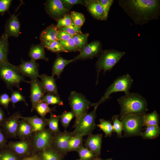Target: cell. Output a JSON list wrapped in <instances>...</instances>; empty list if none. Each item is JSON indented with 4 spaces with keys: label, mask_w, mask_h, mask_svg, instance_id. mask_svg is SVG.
I'll list each match as a JSON object with an SVG mask.
<instances>
[{
    "label": "cell",
    "mask_w": 160,
    "mask_h": 160,
    "mask_svg": "<svg viewBox=\"0 0 160 160\" xmlns=\"http://www.w3.org/2000/svg\"><path fill=\"white\" fill-rule=\"evenodd\" d=\"M45 8L48 15L57 20L62 18L68 11L61 0H47L45 4Z\"/></svg>",
    "instance_id": "4fadbf2b"
},
{
    "label": "cell",
    "mask_w": 160,
    "mask_h": 160,
    "mask_svg": "<svg viewBox=\"0 0 160 160\" xmlns=\"http://www.w3.org/2000/svg\"><path fill=\"white\" fill-rule=\"evenodd\" d=\"M21 116L20 112L17 111L10 117L4 119L1 126L5 136L9 138L16 137L19 119Z\"/></svg>",
    "instance_id": "7c38bea8"
},
{
    "label": "cell",
    "mask_w": 160,
    "mask_h": 160,
    "mask_svg": "<svg viewBox=\"0 0 160 160\" xmlns=\"http://www.w3.org/2000/svg\"><path fill=\"white\" fill-rule=\"evenodd\" d=\"M80 135L72 137L68 143V152L77 151L79 147L83 144V137Z\"/></svg>",
    "instance_id": "d6a6232c"
},
{
    "label": "cell",
    "mask_w": 160,
    "mask_h": 160,
    "mask_svg": "<svg viewBox=\"0 0 160 160\" xmlns=\"http://www.w3.org/2000/svg\"><path fill=\"white\" fill-rule=\"evenodd\" d=\"M125 54L124 51H120L113 49L102 51L98 57L95 64L97 73L96 84L98 82L100 72L103 71L104 73L111 71Z\"/></svg>",
    "instance_id": "277c9868"
},
{
    "label": "cell",
    "mask_w": 160,
    "mask_h": 160,
    "mask_svg": "<svg viewBox=\"0 0 160 160\" xmlns=\"http://www.w3.org/2000/svg\"><path fill=\"white\" fill-rule=\"evenodd\" d=\"M81 160V159H80V160Z\"/></svg>",
    "instance_id": "6f0895ef"
},
{
    "label": "cell",
    "mask_w": 160,
    "mask_h": 160,
    "mask_svg": "<svg viewBox=\"0 0 160 160\" xmlns=\"http://www.w3.org/2000/svg\"><path fill=\"white\" fill-rule=\"evenodd\" d=\"M20 118L25 120L30 125L33 132H36L43 130L47 125L44 119L36 115L32 117L21 116Z\"/></svg>",
    "instance_id": "cb8c5ba5"
},
{
    "label": "cell",
    "mask_w": 160,
    "mask_h": 160,
    "mask_svg": "<svg viewBox=\"0 0 160 160\" xmlns=\"http://www.w3.org/2000/svg\"><path fill=\"white\" fill-rule=\"evenodd\" d=\"M58 41L62 45L65 52L80 51L75 44L72 37L67 40Z\"/></svg>",
    "instance_id": "e575fe53"
},
{
    "label": "cell",
    "mask_w": 160,
    "mask_h": 160,
    "mask_svg": "<svg viewBox=\"0 0 160 160\" xmlns=\"http://www.w3.org/2000/svg\"><path fill=\"white\" fill-rule=\"evenodd\" d=\"M8 147L16 153L20 155H25L29 151L31 144L30 142L23 140L17 142H10Z\"/></svg>",
    "instance_id": "44dd1931"
},
{
    "label": "cell",
    "mask_w": 160,
    "mask_h": 160,
    "mask_svg": "<svg viewBox=\"0 0 160 160\" xmlns=\"http://www.w3.org/2000/svg\"><path fill=\"white\" fill-rule=\"evenodd\" d=\"M45 48L48 50L54 53L65 52L62 45L57 40L52 42Z\"/></svg>",
    "instance_id": "f6af8a7d"
},
{
    "label": "cell",
    "mask_w": 160,
    "mask_h": 160,
    "mask_svg": "<svg viewBox=\"0 0 160 160\" xmlns=\"http://www.w3.org/2000/svg\"><path fill=\"white\" fill-rule=\"evenodd\" d=\"M160 134V128L159 125H152L146 127L145 131L142 132L140 136L145 139L156 138Z\"/></svg>",
    "instance_id": "4316f807"
},
{
    "label": "cell",
    "mask_w": 160,
    "mask_h": 160,
    "mask_svg": "<svg viewBox=\"0 0 160 160\" xmlns=\"http://www.w3.org/2000/svg\"><path fill=\"white\" fill-rule=\"evenodd\" d=\"M41 151L40 156L41 160H61V159L62 154L51 147Z\"/></svg>",
    "instance_id": "83f0119b"
},
{
    "label": "cell",
    "mask_w": 160,
    "mask_h": 160,
    "mask_svg": "<svg viewBox=\"0 0 160 160\" xmlns=\"http://www.w3.org/2000/svg\"><path fill=\"white\" fill-rule=\"evenodd\" d=\"M31 85L30 96L32 103L31 111L35 110L36 104L41 101L46 92L38 79H31L29 81Z\"/></svg>",
    "instance_id": "5bb4252c"
},
{
    "label": "cell",
    "mask_w": 160,
    "mask_h": 160,
    "mask_svg": "<svg viewBox=\"0 0 160 160\" xmlns=\"http://www.w3.org/2000/svg\"><path fill=\"white\" fill-rule=\"evenodd\" d=\"M85 6L95 19L99 20H104V13L102 7L98 0L84 1Z\"/></svg>",
    "instance_id": "ffe728a7"
},
{
    "label": "cell",
    "mask_w": 160,
    "mask_h": 160,
    "mask_svg": "<svg viewBox=\"0 0 160 160\" xmlns=\"http://www.w3.org/2000/svg\"><path fill=\"white\" fill-rule=\"evenodd\" d=\"M144 114H132L119 117L123 125L124 137L140 136L144 126Z\"/></svg>",
    "instance_id": "8992f818"
},
{
    "label": "cell",
    "mask_w": 160,
    "mask_h": 160,
    "mask_svg": "<svg viewBox=\"0 0 160 160\" xmlns=\"http://www.w3.org/2000/svg\"><path fill=\"white\" fill-rule=\"evenodd\" d=\"M73 136V132L66 131L53 135L51 147L61 154L66 153L69 140Z\"/></svg>",
    "instance_id": "9c48e42d"
},
{
    "label": "cell",
    "mask_w": 160,
    "mask_h": 160,
    "mask_svg": "<svg viewBox=\"0 0 160 160\" xmlns=\"http://www.w3.org/2000/svg\"><path fill=\"white\" fill-rule=\"evenodd\" d=\"M41 101L48 105L57 104L58 105H63V102L60 97L47 93L44 95Z\"/></svg>",
    "instance_id": "74e56055"
},
{
    "label": "cell",
    "mask_w": 160,
    "mask_h": 160,
    "mask_svg": "<svg viewBox=\"0 0 160 160\" xmlns=\"http://www.w3.org/2000/svg\"><path fill=\"white\" fill-rule=\"evenodd\" d=\"M40 78L41 85L46 93L60 97L54 76L44 74L40 75Z\"/></svg>",
    "instance_id": "d6986e66"
},
{
    "label": "cell",
    "mask_w": 160,
    "mask_h": 160,
    "mask_svg": "<svg viewBox=\"0 0 160 160\" xmlns=\"http://www.w3.org/2000/svg\"><path fill=\"white\" fill-rule=\"evenodd\" d=\"M33 132L30 125L23 119L19 122L16 135L21 138L24 139L30 137Z\"/></svg>",
    "instance_id": "484cf974"
},
{
    "label": "cell",
    "mask_w": 160,
    "mask_h": 160,
    "mask_svg": "<svg viewBox=\"0 0 160 160\" xmlns=\"http://www.w3.org/2000/svg\"><path fill=\"white\" fill-rule=\"evenodd\" d=\"M53 134L49 129H44L36 132L33 137V147L37 151H41L50 147Z\"/></svg>",
    "instance_id": "30bf717a"
},
{
    "label": "cell",
    "mask_w": 160,
    "mask_h": 160,
    "mask_svg": "<svg viewBox=\"0 0 160 160\" xmlns=\"http://www.w3.org/2000/svg\"><path fill=\"white\" fill-rule=\"evenodd\" d=\"M102 46L99 40H94L87 44L79 51L78 55L75 57L74 60L92 59L98 57L102 51Z\"/></svg>",
    "instance_id": "8fae6325"
},
{
    "label": "cell",
    "mask_w": 160,
    "mask_h": 160,
    "mask_svg": "<svg viewBox=\"0 0 160 160\" xmlns=\"http://www.w3.org/2000/svg\"><path fill=\"white\" fill-rule=\"evenodd\" d=\"M70 15L73 24L78 27L81 28L85 20L84 15L81 13L75 11L71 12Z\"/></svg>",
    "instance_id": "f35d334b"
},
{
    "label": "cell",
    "mask_w": 160,
    "mask_h": 160,
    "mask_svg": "<svg viewBox=\"0 0 160 160\" xmlns=\"http://www.w3.org/2000/svg\"><path fill=\"white\" fill-rule=\"evenodd\" d=\"M18 66L24 76L29 77L31 79L40 78L39 65L36 61L31 59L30 60H25L21 59V64Z\"/></svg>",
    "instance_id": "9a60e30c"
},
{
    "label": "cell",
    "mask_w": 160,
    "mask_h": 160,
    "mask_svg": "<svg viewBox=\"0 0 160 160\" xmlns=\"http://www.w3.org/2000/svg\"><path fill=\"white\" fill-rule=\"evenodd\" d=\"M65 8L68 11L73 6L81 4L85 6L84 1L81 0H61Z\"/></svg>",
    "instance_id": "bcb514c9"
},
{
    "label": "cell",
    "mask_w": 160,
    "mask_h": 160,
    "mask_svg": "<svg viewBox=\"0 0 160 160\" xmlns=\"http://www.w3.org/2000/svg\"><path fill=\"white\" fill-rule=\"evenodd\" d=\"M57 29L65 31L72 36L82 33L81 28L76 26L73 22L68 26L62 27Z\"/></svg>",
    "instance_id": "ee69618b"
},
{
    "label": "cell",
    "mask_w": 160,
    "mask_h": 160,
    "mask_svg": "<svg viewBox=\"0 0 160 160\" xmlns=\"http://www.w3.org/2000/svg\"><path fill=\"white\" fill-rule=\"evenodd\" d=\"M119 115H114L112 117L113 121V128L118 138H122V132L123 130L121 122L119 119Z\"/></svg>",
    "instance_id": "d590c367"
},
{
    "label": "cell",
    "mask_w": 160,
    "mask_h": 160,
    "mask_svg": "<svg viewBox=\"0 0 160 160\" xmlns=\"http://www.w3.org/2000/svg\"><path fill=\"white\" fill-rule=\"evenodd\" d=\"M11 102V98L6 93H4L0 95V105L7 109L9 105Z\"/></svg>",
    "instance_id": "681fc988"
},
{
    "label": "cell",
    "mask_w": 160,
    "mask_h": 160,
    "mask_svg": "<svg viewBox=\"0 0 160 160\" xmlns=\"http://www.w3.org/2000/svg\"><path fill=\"white\" fill-rule=\"evenodd\" d=\"M6 136L2 129L0 128V149L6 146Z\"/></svg>",
    "instance_id": "816d5d0a"
},
{
    "label": "cell",
    "mask_w": 160,
    "mask_h": 160,
    "mask_svg": "<svg viewBox=\"0 0 160 160\" xmlns=\"http://www.w3.org/2000/svg\"><path fill=\"white\" fill-rule=\"evenodd\" d=\"M143 125L148 127L152 125H159V115L156 111L143 115Z\"/></svg>",
    "instance_id": "f546056e"
},
{
    "label": "cell",
    "mask_w": 160,
    "mask_h": 160,
    "mask_svg": "<svg viewBox=\"0 0 160 160\" xmlns=\"http://www.w3.org/2000/svg\"><path fill=\"white\" fill-rule=\"evenodd\" d=\"M49 119H44L49 129L54 135L60 132L58 127V122L60 119V115H56L51 113Z\"/></svg>",
    "instance_id": "f1b7e54d"
},
{
    "label": "cell",
    "mask_w": 160,
    "mask_h": 160,
    "mask_svg": "<svg viewBox=\"0 0 160 160\" xmlns=\"http://www.w3.org/2000/svg\"><path fill=\"white\" fill-rule=\"evenodd\" d=\"M74 61L73 59L67 60L58 55L53 65L52 75L56 76L57 79L59 78L65 67Z\"/></svg>",
    "instance_id": "7402d4cb"
},
{
    "label": "cell",
    "mask_w": 160,
    "mask_h": 160,
    "mask_svg": "<svg viewBox=\"0 0 160 160\" xmlns=\"http://www.w3.org/2000/svg\"><path fill=\"white\" fill-rule=\"evenodd\" d=\"M15 13L10 15L4 26V33L9 37H18L20 34L21 25Z\"/></svg>",
    "instance_id": "2e32d148"
},
{
    "label": "cell",
    "mask_w": 160,
    "mask_h": 160,
    "mask_svg": "<svg viewBox=\"0 0 160 160\" xmlns=\"http://www.w3.org/2000/svg\"><path fill=\"white\" fill-rule=\"evenodd\" d=\"M77 151L81 160H90L96 156L83 144L79 147Z\"/></svg>",
    "instance_id": "8d00e7d4"
},
{
    "label": "cell",
    "mask_w": 160,
    "mask_h": 160,
    "mask_svg": "<svg viewBox=\"0 0 160 160\" xmlns=\"http://www.w3.org/2000/svg\"><path fill=\"white\" fill-rule=\"evenodd\" d=\"M9 37L4 33L0 37V63L9 61Z\"/></svg>",
    "instance_id": "d4e9b609"
},
{
    "label": "cell",
    "mask_w": 160,
    "mask_h": 160,
    "mask_svg": "<svg viewBox=\"0 0 160 160\" xmlns=\"http://www.w3.org/2000/svg\"><path fill=\"white\" fill-rule=\"evenodd\" d=\"M73 36L66 32L57 29V39L58 41L67 40L72 37Z\"/></svg>",
    "instance_id": "f907efd6"
},
{
    "label": "cell",
    "mask_w": 160,
    "mask_h": 160,
    "mask_svg": "<svg viewBox=\"0 0 160 160\" xmlns=\"http://www.w3.org/2000/svg\"><path fill=\"white\" fill-rule=\"evenodd\" d=\"M75 116L72 111L64 112L60 115V121L64 128L66 129L68 126L71 120Z\"/></svg>",
    "instance_id": "ab89813d"
},
{
    "label": "cell",
    "mask_w": 160,
    "mask_h": 160,
    "mask_svg": "<svg viewBox=\"0 0 160 160\" xmlns=\"http://www.w3.org/2000/svg\"><path fill=\"white\" fill-rule=\"evenodd\" d=\"M100 123L97 125V127L104 132L105 137H111L113 131L111 122L103 119H100Z\"/></svg>",
    "instance_id": "836d02e7"
},
{
    "label": "cell",
    "mask_w": 160,
    "mask_h": 160,
    "mask_svg": "<svg viewBox=\"0 0 160 160\" xmlns=\"http://www.w3.org/2000/svg\"><path fill=\"white\" fill-rule=\"evenodd\" d=\"M57 29L56 25L52 24L46 27L41 32L39 39L41 44L45 47L52 42L57 40Z\"/></svg>",
    "instance_id": "ac0fdd59"
},
{
    "label": "cell",
    "mask_w": 160,
    "mask_h": 160,
    "mask_svg": "<svg viewBox=\"0 0 160 160\" xmlns=\"http://www.w3.org/2000/svg\"><path fill=\"white\" fill-rule=\"evenodd\" d=\"M22 160H39V157L35 155L25 158Z\"/></svg>",
    "instance_id": "db71d44e"
},
{
    "label": "cell",
    "mask_w": 160,
    "mask_h": 160,
    "mask_svg": "<svg viewBox=\"0 0 160 160\" xmlns=\"http://www.w3.org/2000/svg\"><path fill=\"white\" fill-rule=\"evenodd\" d=\"M17 160V156L10 151H4L0 154V160Z\"/></svg>",
    "instance_id": "c3c4849f"
},
{
    "label": "cell",
    "mask_w": 160,
    "mask_h": 160,
    "mask_svg": "<svg viewBox=\"0 0 160 160\" xmlns=\"http://www.w3.org/2000/svg\"><path fill=\"white\" fill-rule=\"evenodd\" d=\"M45 48L41 44L32 45L28 53L31 59L35 61L40 59L48 61L49 58L46 56Z\"/></svg>",
    "instance_id": "603a6c76"
},
{
    "label": "cell",
    "mask_w": 160,
    "mask_h": 160,
    "mask_svg": "<svg viewBox=\"0 0 160 160\" xmlns=\"http://www.w3.org/2000/svg\"><path fill=\"white\" fill-rule=\"evenodd\" d=\"M133 80L128 73L120 76L115 79L107 89L103 95L97 103H93L92 106L97 109L98 106L106 100L109 99L112 94L123 92L125 94L130 92Z\"/></svg>",
    "instance_id": "5b68a950"
},
{
    "label": "cell",
    "mask_w": 160,
    "mask_h": 160,
    "mask_svg": "<svg viewBox=\"0 0 160 160\" xmlns=\"http://www.w3.org/2000/svg\"><path fill=\"white\" fill-rule=\"evenodd\" d=\"M12 1V0H0V14L1 15L8 11Z\"/></svg>",
    "instance_id": "7dc6e473"
},
{
    "label": "cell",
    "mask_w": 160,
    "mask_h": 160,
    "mask_svg": "<svg viewBox=\"0 0 160 160\" xmlns=\"http://www.w3.org/2000/svg\"><path fill=\"white\" fill-rule=\"evenodd\" d=\"M96 110L94 108L92 111L81 116L74 124V129L73 132L74 136H84L92 134L96 125L95 123Z\"/></svg>",
    "instance_id": "52a82bcc"
},
{
    "label": "cell",
    "mask_w": 160,
    "mask_h": 160,
    "mask_svg": "<svg viewBox=\"0 0 160 160\" xmlns=\"http://www.w3.org/2000/svg\"><path fill=\"white\" fill-rule=\"evenodd\" d=\"M110 160V159H108V160Z\"/></svg>",
    "instance_id": "9f6ffc18"
},
{
    "label": "cell",
    "mask_w": 160,
    "mask_h": 160,
    "mask_svg": "<svg viewBox=\"0 0 160 160\" xmlns=\"http://www.w3.org/2000/svg\"><path fill=\"white\" fill-rule=\"evenodd\" d=\"M118 2L136 25H143L157 20L160 15L159 0H119Z\"/></svg>",
    "instance_id": "6da1fadb"
},
{
    "label": "cell",
    "mask_w": 160,
    "mask_h": 160,
    "mask_svg": "<svg viewBox=\"0 0 160 160\" xmlns=\"http://www.w3.org/2000/svg\"><path fill=\"white\" fill-rule=\"evenodd\" d=\"M72 23L73 21L70 14H66L62 18L57 20L56 26L58 29L62 27L68 26Z\"/></svg>",
    "instance_id": "60d3db41"
},
{
    "label": "cell",
    "mask_w": 160,
    "mask_h": 160,
    "mask_svg": "<svg viewBox=\"0 0 160 160\" xmlns=\"http://www.w3.org/2000/svg\"><path fill=\"white\" fill-rule=\"evenodd\" d=\"M103 9L104 13V20L107 19L111 7L114 1L113 0H98Z\"/></svg>",
    "instance_id": "b9f144b4"
},
{
    "label": "cell",
    "mask_w": 160,
    "mask_h": 160,
    "mask_svg": "<svg viewBox=\"0 0 160 160\" xmlns=\"http://www.w3.org/2000/svg\"><path fill=\"white\" fill-rule=\"evenodd\" d=\"M4 118V113L2 109L0 107V125H1Z\"/></svg>",
    "instance_id": "f5cc1de1"
},
{
    "label": "cell",
    "mask_w": 160,
    "mask_h": 160,
    "mask_svg": "<svg viewBox=\"0 0 160 160\" xmlns=\"http://www.w3.org/2000/svg\"><path fill=\"white\" fill-rule=\"evenodd\" d=\"M71 110L75 117L76 123L83 115L87 113L89 108L93 103L89 101L82 94L76 91L71 92L68 98Z\"/></svg>",
    "instance_id": "ba28073f"
},
{
    "label": "cell",
    "mask_w": 160,
    "mask_h": 160,
    "mask_svg": "<svg viewBox=\"0 0 160 160\" xmlns=\"http://www.w3.org/2000/svg\"><path fill=\"white\" fill-rule=\"evenodd\" d=\"M92 160H100L99 159L96 158Z\"/></svg>",
    "instance_id": "11a10c76"
},
{
    "label": "cell",
    "mask_w": 160,
    "mask_h": 160,
    "mask_svg": "<svg viewBox=\"0 0 160 160\" xmlns=\"http://www.w3.org/2000/svg\"><path fill=\"white\" fill-rule=\"evenodd\" d=\"M11 95V102L13 106L14 107L15 103L19 101L24 102L25 105L28 106V104L26 102L25 97L22 95L20 92L18 91L12 90Z\"/></svg>",
    "instance_id": "7bdbcfd3"
},
{
    "label": "cell",
    "mask_w": 160,
    "mask_h": 160,
    "mask_svg": "<svg viewBox=\"0 0 160 160\" xmlns=\"http://www.w3.org/2000/svg\"><path fill=\"white\" fill-rule=\"evenodd\" d=\"M89 35L88 33H82L72 37L75 44L80 51L87 44Z\"/></svg>",
    "instance_id": "4dcf8cb0"
},
{
    "label": "cell",
    "mask_w": 160,
    "mask_h": 160,
    "mask_svg": "<svg viewBox=\"0 0 160 160\" xmlns=\"http://www.w3.org/2000/svg\"><path fill=\"white\" fill-rule=\"evenodd\" d=\"M35 110L41 118L44 119L47 114L49 113H52V111H55V108H50L49 107L48 104L43 102L41 101L36 104Z\"/></svg>",
    "instance_id": "1f68e13d"
},
{
    "label": "cell",
    "mask_w": 160,
    "mask_h": 160,
    "mask_svg": "<svg viewBox=\"0 0 160 160\" xmlns=\"http://www.w3.org/2000/svg\"><path fill=\"white\" fill-rule=\"evenodd\" d=\"M120 107L119 117L132 114H144L148 111L145 99L137 93H129L117 99Z\"/></svg>",
    "instance_id": "7a4b0ae2"
},
{
    "label": "cell",
    "mask_w": 160,
    "mask_h": 160,
    "mask_svg": "<svg viewBox=\"0 0 160 160\" xmlns=\"http://www.w3.org/2000/svg\"><path fill=\"white\" fill-rule=\"evenodd\" d=\"M102 134L89 135L84 143V147L90 151L95 156L100 154L102 141Z\"/></svg>",
    "instance_id": "e0dca14e"
},
{
    "label": "cell",
    "mask_w": 160,
    "mask_h": 160,
    "mask_svg": "<svg viewBox=\"0 0 160 160\" xmlns=\"http://www.w3.org/2000/svg\"><path fill=\"white\" fill-rule=\"evenodd\" d=\"M0 79L5 84L8 89L12 90L16 87L20 90V83L22 82L29 83L25 80L18 66L10 63L9 61L0 63Z\"/></svg>",
    "instance_id": "3957f363"
}]
</instances>
